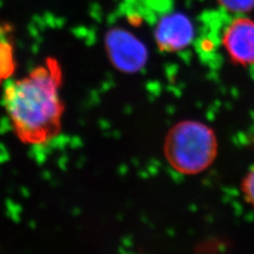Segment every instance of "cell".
Segmentation results:
<instances>
[{
  "instance_id": "1",
  "label": "cell",
  "mask_w": 254,
  "mask_h": 254,
  "mask_svg": "<svg viewBox=\"0 0 254 254\" xmlns=\"http://www.w3.org/2000/svg\"><path fill=\"white\" fill-rule=\"evenodd\" d=\"M62 81L61 65L50 58L26 77L6 87L4 107L24 143L44 144L60 134L64 111L60 96Z\"/></svg>"
},
{
  "instance_id": "2",
  "label": "cell",
  "mask_w": 254,
  "mask_h": 254,
  "mask_svg": "<svg viewBox=\"0 0 254 254\" xmlns=\"http://www.w3.org/2000/svg\"><path fill=\"white\" fill-rule=\"evenodd\" d=\"M214 131L197 121H183L173 126L164 142V154L173 170L194 175L213 164L218 154Z\"/></svg>"
},
{
  "instance_id": "3",
  "label": "cell",
  "mask_w": 254,
  "mask_h": 254,
  "mask_svg": "<svg viewBox=\"0 0 254 254\" xmlns=\"http://www.w3.org/2000/svg\"><path fill=\"white\" fill-rule=\"evenodd\" d=\"M105 46L111 64L121 72L136 73L145 66L146 46L127 29L110 28L105 37Z\"/></svg>"
},
{
  "instance_id": "4",
  "label": "cell",
  "mask_w": 254,
  "mask_h": 254,
  "mask_svg": "<svg viewBox=\"0 0 254 254\" xmlns=\"http://www.w3.org/2000/svg\"><path fill=\"white\" fill-rule=\"evenodd\" d=\"M154 36L156 46L162 52L175 53L192 43L194 27L190 19L181 11H169L157 20Z\"/></svg>"
},
{
  "instance_id": "5",
  "label": "cell",
  "mask_w": 254,
  "mask_h": 254,
  "mask_svg": "<svg viewBox=\"0 0 254 254\" xmlns=\"http://www.w3.org/2000/svg\"><path fill=\"white\" fill-rule=\"evenodd\" d=\"M221 44L232 63L254 65V20L243 15L232 20L222 33Z\"/></svg>"
},
{
  "instance_id": "6",
  "label": "cell",
  "mask_w": 254,
  "mask_h": 254,
  "mask_svg": "<svg viewBox=\"0 0 254 254\" xmlns=\"http://www.w3.org/2000/svg\"><path fill=\"white\" fill-rule=\"evenodd\" d=\"M14 69L13 49L9 42L4 37V34H0V82L8 78L14 72Z\"/></svg>"
},
{
  "instance_id": "7",
  "label": "cell",
  "mask_w": 254,
  "mask_h": 254,
  "mask_svg": "<svg viewBox=\"0 0 254 254\" xmlns=\"http://www.w3.org/2000/svg\"><path fill=\"white\" fill-rule=\"evenodd\" d=\"M218 5L232 13L242 15L254 8V0H217Z\"/></svg>"
},
{
  "instance_id": "8",
  "label": "cell",
  "mask_w": 254,
  "mask_h": 254,
  "mask_svg": "<svg viewBox=\"0 0 254 254\" xmlns=\"http://www.w3.org/2000/svg\"><path fill=\"white\" fill-rule=\"evenodd\" d=\"M240 188L246 202L254 209V165L246 173Z\"/></svg>"
}]
</instances>
